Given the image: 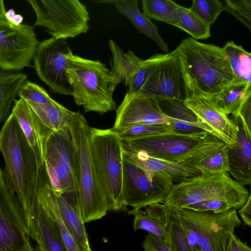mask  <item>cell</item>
Listing matches in <instances>:
<instances>
[{
  "instance_id": "cell-1",
  "label": "cell",
  "mask_w": 251,
  "mask_h": 251,
  "mask_svg": "<svg viewBox=\"0 0 251 251\" xmlns=\"http://www.w3.org/2000/svg\"><path fill=\"white\" fill-rule=\"evenodd\" d=\"M0 151L5 162L3 173L5 182L10 191L16 195L24 213L35 198L40 168L12 112L0 130Z\"/></svg>"
},
{
  "instance_id": "cell-2",
  "label": "cell",
  "mask_w": 251,
  "mask_h": 251,
  "mask_svg": "<svg viewBox=\"0 0 251 251\" xmlns=\"http://www.w3.org/2000/svg\"><path fill=\"white\" fill-rule=\"evenodd\" d=\"M176 49L181 58L189 97L217 95L238 80L223 48L188 37Z\"/></svg>"
},
{
  "instance_id": "cell-3",
  "label": "cell",
  "mask_w": 251,
  "mask_h": 251,
  "mask_svg": "<svg viewBox=\"0 0 251 251\" xmlns=\"http://www.w3.org/2000/svg\"><path fill=\"white\" fill-rule=\"evenodd\" d=\"M66 70L68 81L72 89L75 104L85 112L100 114L116 110L113 98L117 87L109 70L100 60H94L74 54L68 56Z\"/></svg>"
},
{
  "instance_id": "cell-4",
  "label": "cell",
  "mask_w": 251,
  "mask_h": 251,
  "mask_svg": "<svg viewBox=\"0 0 251 251\" xmlns=\"http://www.w3.org/2000/svg\"><path fill=\"white\" fill-rule=\"evenodd\" d=\"M90 127L79 112H75L68 126L75 157L79 207L84 223L100 219L109 211L91 157Z\"/></svg>"
},
{
  "instance_id": "cell-5",
  "label": "cell",
  "mask_w": 251,
  "mask_h": 251,
  "mask_svg": "<svg viewBox=\"0 0 251 251\" xmlns=\"http://www.w3.org/2000/svg\"><path fill=\"white\" fill-rule=\"evenodd\" d=\"M122 141L111 128L90 127L91 157L100 187L106 199L109 211L126 208L123 195Z\"/></svg>"
},
{
  "instance_id": "cell-6",
  "label": "cell",
  "mask_w": 251,
  "mask_h": 251,
  "mask_svg": "<svg viewBox=\"0 0 251 251\" xmlns=\"http://www.w3.org/2000/svg\"><path fill=\"white\" fill-rule=\"evenodd\" d=\"M250 196L245 187L227 173H201L174 183L164 202L171 209L209 200L231 202L240 208Z\"/></svg>"
},
{
  "instance_id": "cell-7",
  "label": "cell",
  "mask_w": 251,
  "mask_h": 251,
  "mask_svg": "<svg viewBox=\"0 0 251 251\" xmlns=\"http://www.w3.org/2000/svg\"><path fill=\"white\" fill-rule=\"evenodd\" d=\"M36 16L34 26L43 27L52 37L67 39L87 33L89 13L78 0H27Z\"/></svg>"
},
{
  "instance_id": "cell-8",
  "label": "cell",
  "mask_w": 251,
  "mask_h": 251,
  "mask_svg": "<svg viewBox=\"0 0 251 251\" xmlns=\"http://www.w3.org/2000/svg\"><path fill=\"white\" fill-rule=\"evenodd\" d=\"M123 195L126 207L136 210L164 203L174 184L166 175L145 170L123 153Z\"/></svg>"
},
{
  "instance_id": "cell-9",
  "label": "cell",
  "mask_w": 251,
  "mask_h": 251,
  "mask_svg": "<svg viewBox=\"0 0 251 251\" xmlns=\"http://www.w3.org/2000/svg\"><path fill=\"white\" fill-rule=\"evenodd\" d=\"M171 210L194 228L199 236L200 251H226L230 237L241 224L235 208L221 213L185 208Z\"/></svg>"
},
{
  "instance_id": "cell-10",
  "label": "cell",
  "mask_w": 251,
  "mask_h": 251,
  "mask_svg": "<svg viewBox=\"0 0 251 251\" xmlns=\"http://www.w3.org/2000/svg\"><path fill=\"white\" fill-rule=\"evenodd\" d=\"M214 136L207 132L185 133L173 130L122 141L123 143L142 150L153 157L181 163Z\"/></svg>"
},
{
  "instance_id": "cell-11",
  "label": "cell",
  "mask_w": 251,
  "mask_h": 251,
  "mask_svg": "<svg viewBox=\"0 0 251 251\" xmlns=\"http://www.w3.org/2000/svg\"><path fill=\"white\" fill-rule=\"evenodd\" d=\"M72 52L67 39L51 37L39 42L33 55L37 76L52 91L60 95L72 94L66 74L68 56Z\"/></svg>"
},
{
  "instance_id": "cell-12",
  "label": "cell",
  "mask_w": 251,
  "mask_h": 251,
  "mask_svg": "<svg viewBox=\"0 0 251 251\" xmlns=\"http://www.w3.org/2000/svg\"><path fill=\"white\" fill-rule=\"evenodd\" d=\"M30 239L22 207L0 167V251H36Z\"/></svg>"
},
{
  "instance_id": "cell-13",
  "label": "cell",
  "mask_w": 251,
  "mask_h": 251,
  "mask_svg": "<svg viewBox=\"0 0 251 251\" xmlns=\"http://www.w3.org/2000/svg\"><path fill=\"white\" fill-rule=\"evenodd\" d=\"M38 43L33 26L15 25L0 17V68L19 72L29 67Z\"/></svg>"
},
{
  "instance_id": "cell-14",
  "label": "cell",
  "mask_w": 251,
  "mask_h": 251,
  "mask_svg": "<svg viewBox=\"0 0 251 251\" xmlns=\"http://www.w3.org/2000/svg\"><path fill=\"white\" fill-rule=\"evenodd\" d=\"M137 94L155 99L184 101L189 97L181 58L176 49L156 65Z\"/></svg>"
},
{
  "instance_id": "cell-15",
  "label": "cell",
  "mask_w": 251,
  "mask_h": 251,
  "mask_svg": "<svg viewBox=\"0 0 251 251\" xmlns=\"http://www.w3.org/2000/svg\"><path fill=\"white\" fill-rule=\"evenodd\" d=\"M116 113L111 129L116 132L135 126L170 123L173 120L162 112L156 99L139 94L126 93Z\"/></svg>"
},
{
  "instance_id": "cell-16",
  "label": "cell",
  "mask_w": 251,
  "mask_h": 251,
  "mask_svg": "<svg viewBox=\"0 0 251 251\" xmlns=\"http://www.w3.org/2000/svg\"><path fill=\"white\" fill-rule=\"evenodd\" d=\"M24 216L31 239L37 243L36 251H66L38 186L33 202Z\"/></svg>"
},
{
  "instance_id": "cell-17",
  "label": "cell",
  "mask_w": 251,
  "mask_h": 251,
  "mask_svg": "<svg viewBox=\"0 0 251 251\" xmlns=\"http://www.w3.org/2000/svg\"><path fill=\"white\" fill-rule=\"evenodd\" d=\"M185 104L196 115L199 123L207 132L226 144H235L236 128L230 116L224 112L210 98L201 95H192Z\"/></svg>"
},
{
  "instance_id": "cell-18",
  "label": "cell",
  "mask_w": 251,
  "mask_h": 251,
  "mask_svg": "<svg viewBox=\"0 0 251 251\" xmlns=\"http://www.w3.org/2000/svg\"><path fill=\"white\" fill-rule=\"evenodd\" d=\"M236 128L235 144L228 145V174L241 185L251 183V130L237 115H231Z\"/></svg>"
},
{
  "instance_id": "cell-19",
  "label": "cell",
  "mask_w": 251,
  "mask_h": 251,
  "mask_svg": "<svg viewBox=\"0 0 251 251\" xmlns=\"http://www.w3.org/2000/svg\"><path fill=\"white\" fill-rule=\"evenodd\" d=\"M12 112L15 115L35 153L38 167L41 168L45 166L47 143L53 131L43 124L27 103L22 99L14 100Z\"/></svg>"
},
{
  "instance_id": "cell-20",
  "label": "cell",
  "mask_w": 251,
  "mask_h": 251,
  "mask_svg": "<svg viewBox=\"0 0 251 251\" xmlns=\"http://www.w3.org/2000/svg\"><path fill=\"white\" fill-rule=\"evenodd\" d=\"M122 146L123 153L134 164L145 170L162 173L170 177L174 183L201 173L194 167L153 157L123 142Z\"/></svg>"
},
{
  "instance_id": "cell-21",
  "label": "cell",
  "mask_w": 251,
  "mask_h": 251,
  "mask_svg": "<svg viewBox=\"0 0 251 251\" xmlns=\"http://www.w3.org/2000/svg\"><path fill=\"white\" fill-rule=\"evenodd\" d=\"M144 209H132L128 214L134 215L135 231H146L169 247V229L172 216L171 209L164 203H153Z\"/></svg>"
},
{
  "instance_id": "cell-22",
  "label": "cell",
  "mask_w": 251,
  "mask_h": 251,
  "mask_svg": "<svg viewBox=\"0 0 251 251\" xmlns=\"http://www.w3.org/2000/svg\"><path fill=\"white\" fill-rule=\"evenodd\" d=\"M38 187L54 221L57 232L66 251H87L83 249L66 227L60 213L56 193L50 183L45 167L41 168Z\"/></svg>"
},
{
  "instance_id": "cell-23",
  "label": "cell",
  "mask_w": 251,
  "mask_h": 251,
  "mask_svg": "<svg viewBox=\"0 0 251 251\" xmlns=\"http://www.w3.org/2000/svg\"><path fill=\"white\" fill-rule=\"evenodd\" d=\"M156 100L162 112L173 120L170 123L173 130L185 133L208 132L205 127L198 122L196 115L184 100Z\"/></svg>"
},
{
  "instance_id": "cell-24",
  "label": "cell",
  "mask_w": 251,
  "mask_h": 251,
  "mask_svg": "<svg viewBox=\"0 0 251 251\" xmlns=\"http://www.w3.org/2000/svg\"><path fill=\"white\" fill-rule=\"evenodd\" d=\"M98 2L113 4L117 10L127 18L139 32L153 40L163 51H169L168 46L158 32L157 27L138 8V0H98Z\"/></svg>"
},
{
  "instance_id": "cell-25",
  "label": "cell",
  "mask_w": 251,
  "mask_h": 251,
  "mask_svg": "<svg viewBox=\"0 0 251 251\" xmlns=\"http://www.w3.org/2000/svg\"><path fill=\"white\" fill-rule=\"evenodd\" d=\"M27 104L43 124L53 132L68 127L75 113L51 97L42 102Z\"/></svg>"
},
{
  "instance_id": "cell-26",
  "label": "cell",
  "mask_w": 251,
  "mask_h": 251,
  "mask_svg": "<svg viewBox=\"0 0 251 251\" xmlns=\"http://www.w3.org/2000/svg\"><path fill=\"white\" fill-rule=\"evenodd\" d=\"M112 55L110 73L116 87L123 82L125 85L136 71L143 59L132 50L124 52L113 40L109 41Z\"/></svg>"
},
{
  "instance_id": "cell-27",
  "label": "cell",
  "mask_w": 251,
  "mask_h": 251,
  "mask_svg": "<svg viewBox=\"0 0 251 251\" xmlns=\"http://www.w3.org/2000/svg\"><path fill=\"white\" fill-rule=\"evenodd\" d=\"M27 80L25 74L0 68V124L7 118L20 88Z\"/></svg>"
},
{
  "instance_id": "cell-28",
  "label": "cell",
  "mask_w": 251,
  "mask_h": 251,
  "mask_svg": "<svg viewBox=\"0 0 251 251\" xmlns=\"http://www.w3.org/2000/svg\"><path fill=\"white\" fill-rule=\"evenodd\" d=\"M56 195L60 213L66 227L77 243L83 249L89 251L91 248L85 223L82 219L80 212L74 207L62 195L56 193Z\"/></svg>"
},
{
  "instance_id": "cell-29",
  "label": "cell",
  "mask_w": 251,
  "mask_h": 251,
  "mask_svg": "<svg viewBox=\"0 0 251 251\" xmlns=\"http://www.w3.org/2000/svg\"><path fill=\"white\" fill-rule=\"evenodd\" d=\"M250 93H251V84L236 80L219 94L204 96L210 98L224 112L229 116L236 112Z\"/></svg>"
},
{
  "instance_id": "cell-30",
  "label": "cell",
  "mask_w": 251,
  "mask_h": 251,
  "mask_svg": "<svg viewBox=\"0 0 251 251\" xmlns=\"http://www.w3.org/2000/svg\"><path fill=\"white\" fill-rule=\"evenodd\" d=\"M237 79L251 84V54L233 41L223 47Z\"/></svg>"
},
{
  "instance_id": "cell-31",
  "label": "cell",
  "mask_w": 251,
  "mask_h": 251,
  "mask_svg": "<svg viewBox=\"0 0 251 251\" xmlns=\"http://www.w3.org/2000/svg\"><path fill=\"white\" fill-rule=\"evenodd\" d=\"M174 25L190 34L194 39L205 40L210 36V27L189 8L179 5L176 12Z\"/></svg>"
},
{
  "instance_id": "cell-32",
  "label": "cell",
  "mask_w": 251,
  "mask_h": 251,
  "mask_svg": "<svg viewBox=\"0 0 251 251\" xmlns=\"http://www.w3.org/2000/svg\"><path fill=\"white\" fill-rule=\"evenodd\" d=\"M143 13L150 19L173 25L179 6L171 0H142Z\"/></svg>"
},
{
  "instance_id": "cell-33",
  "label": "cell",
  "mask_w": 251,
  "mask_h": 251,
  "mask_svg": "<svg viewBox=\"0 0 251 251\" xmlns=\"http://www.w3.org/2000/svg\"><path fill=\"white\" fill-rule=\"evenodd\" d=\"M166 55L167 53H155L148 59H143L136 71L125 85L127 89L126 93L129 94H137L146 82L151 72L156 65L165 58Z\"/></svg>"
},
{
  "instance_id": "cell-34",
  "label": "cell",
  "mask_w": 251,
  "mask_h": 251,
  "mask_svg": "<svg viewBox=\"0 0 251 251\" xmlns=\"http://www.w3.org/2000/svg\"><path fill=\"white\" fill-rule=\"evenodd\" d=\"M228 145L225 144L218 151L196 163L194 167L201 173H228Z\"/></svg>"
},
{
  "instance_id": "cell-35",
  "label": "cell",
  "mask_w": 251,
  "mask_h": 251,
  "mask_svg": "<svg viewBox=\"0 0 251 251\" xmlns=\"http://www.w3.org/2000/svg\"><path fill=\"white\" fill-rule=\"evenodd\" d=\"M189 9L210 27L225 7L219 0H194Z\"/></svg>"
},
{
  "instance_id": "cell-36",
  "label": "cell",
  "mask_w": 251,
  "mask_h": 251,
  "mask_svg": "<svg viewBox=\"0 0 251 251\" xmlns=\"http://www.w3.org/2000/svg\"><path fill=\"white\" fill-rule=\"evenodd\" d=\"M173 131L170 123H159L135 126L119 133L121 139L158 134Z\"/></svg>"
},
{
  "instance_id": "cell-37",
  "label": "cell",
  "mask_w": 251,
  "mask_h": 251,
  "mask_svg": "<svg viewBox=\"0 0 251 251\" xmlns=\"http://www.w3.org/2000/svg\"><path fill=\"white\" fill-rule=\"evenodd\" d=\"M169 248L173 251H193L177 219L172 214L169 229Z\"/></svg>"
},
{
  "instance_id": "cell-38",
  "label": "cell",
  "mask_w": 251,
  "mask_h": 251,
  "mask_svg": "<svg viewBox=\"0 0 251 251\" xmlns=\"http://www.w3.org/2000/svg\"><path fill=\"white\" fill-rule=\"evenodd\" d=\"M225 10L234 16L251 30V0H226L224 1Z\"/></svg>"
},
{
  "instance_id": "cell-39",
  "label": "cell",
  "mask_w": 251,
  "mask_h": 251,
  "mask_svg": "<svg viewBox=\"0 0 251 251\" xmlns=\"http://www.w3.org/2000/svg\"><path fill=\"white\" fill-rule=\"evenodd\" d=\"M185 208L198 211H210L214 213L226 212L232 208L236 209L233 203L221 200H209L191 204Z\"/></svg>"
},
{
  "instance_id": "cell-40",
  "label": "cell",
  "mask_w": 251,
  "mask_h": 251,
  "mask_svg": "<svg viewBox=\"0 0 251 251\" xmlns=\"http://www.w3.org/2000/svg\"><path fill=\"white\" fill-rule=\"evenodd\" d=\"M142 247L144 251H173L162 242L150 234L145 236Z\"/></svg>"
},
{
  "instance_id": "cell-41",
  "label": "cell",
  "mask_w": 251,
  "mask_h": 251,
  "mask_svg": "<svg viewBox=\"0 0 251 251\" xmlns=\"http://www.w3.org/2000/svg\"><path fill=\"white\" fill-rule=\"evenodd\" d=\"M232 114L238 115L251 128V93H250L235 113ZM231 114V115H232Z\"/></svg>"
},
{
  "instance_id": "cell-42",
  "label": "cell",
  "mask_w": 251,
  "mask_h": 251,
  "mask_svg": "<svg viewBox=\"0 0 251 251\" xmlns=\"http://www.w3.org/2000/svg\"><path fill=\"white\" fill-rule=\"evenodd\" d=\"M172 214L177 218L190 246L192 248H198L199 245V236L194 228L188 223L178 218L173 213Z\"/></svg>"
},
{
  "instance_id": "cell-43",
  "label": "cell",
  "mask_w": 251,
  "mask_h": 251,
  "mask_svg": "<svg viewBox=\"0 0 251 251\" xmlns=\"http://www.w3.org/2000/svg\"><path fill=\"white\" fill-rule=\"evenodd\" d=\"M226 251H251V250L234 234L229 238Z\"/></svg>"
},
{
  "instance_id": "cell-44",
  "label": "cell",
  "mask_w": 251,
  "mask_h": 251,
  "mask_svg": "<svg viewBox=\"0 0 251 251\" xmlns=\"http://www.w3.org/2000/svg\"><path fill=\"white\" fill-rule=\"evenodd\" d=\"M244 224L249 227L251 226V195L245 204L238 211Z\"/></svg>"
},
{
  "instance_id": "cell-45",
  "label": "cell",
  "mask_w": 251,
  "mask_h": 251,
  "mask_svg": "<svg viewBox=\"0 0 251 251\" xmlns=\"http://www.w3.org/2000/svg\"><path fill=\"white\" fill-rule=\"evenodd\" d=\"M23 16L21 14H16L10 23L15 25H20L23 24Z\"/></svg>"
},
{
  "instance_id": "cell-46",
  "label": "cell",
  "mask_w": 251,
  "mask_h": 251,
  "mask_svg": "<svg viewBox=\"0 0 251 251\" xmlns=\"http://www.w3.org/2000/svg\"><path fill=\"white\" fill-rule=\"evenodd\" d=\"M16 14V13L14 9H10L8 11H6L4 16L5 19L10 22Z\"/></svg>"
},
{
  "instance_id": "cell-47",
  "label": "cell",
  "mask_w": 251,
  "mask_h": 251,
  "mask_svg": "<svg viewBox=\"0 0 251 251\" xmlns=\"http://www.w3.org/2000/svg\"><path fill=\"white\" fill-rule=\"evenodd\" d=\"M6 12L4 1L0 0V17H5L4 15Z\"/></svg>"
},
{
  "instance_id": "cell-48",
  "label": "cell",
  "mask_w": 251,
  "mask_h": 251,
  "mask_svg": "<svg viewBox=\"0 0 251 251\" xmlns=\"http://www.w3.org/2000/svg\"><path fill=\"white\" fill-rule=\"evenodd\" d=\"M193 251H200L199 249L196 247L193 248Z\"/></svg>"
},
{
  "instance_id": "cell-49",
  "label": "cell",
  "mask_w": 251,
  "mask_h": 251,
  "mask_svg": "<svg viewBox=\"0 0 251 251\" xmlns=\"http://www.w3.org/2000/svg\"><path fill=\"white\" fill-rule=\"evenodd\" d=\"M89 251H92V250H91H91H89Z\"/></svg>"
}]
</instances>
